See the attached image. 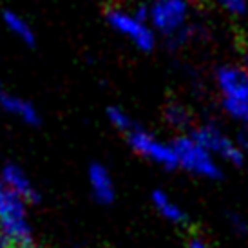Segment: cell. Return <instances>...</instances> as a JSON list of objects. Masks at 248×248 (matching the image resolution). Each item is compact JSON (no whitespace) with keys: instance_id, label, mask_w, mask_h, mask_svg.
I'll use <instances>...</instances> for the list:
<instances>
[{"instance_id":"cell-2","label":"cell","mask_w":248,"mask_h":248,"mask_svg":"<svg viewBox=\"0 0 248 248\" xmlns=\"http://www.w3.org/2000/svg\"><path fill=\"white\" fill-rule=\"evenodd\" d=\"M221 109L241 125L248 124V69L243 63H223L214 71Z\"/></svg>"},{"instance_id":"cell-11","label":"cell","mask_w":248,"mask_h":248,"mask_svg":"<svg viewBox=\"0 0 248 248\" xmlns=\"http://www.w3.org/2000/svg\"><path fill=\"white\" fill-rule=\"evenodd\" d=\"M151 203L154 210L163 217L165 221L172 223V225H185L188 221L185 208L174 200L170 194L163 190V188H156L151 194Z\"/></svg>"},{"instance_id":"cell-18","label":"cell","mask_w":248,"mask_h":248,"mask_svg":"<svg viewBox=\"0 0 248 248\" xmlns=\"http://www.w3.org/2000/svg\"><path fill=\"white\" fill-rule=\"evenodd\" d=\"M0 248H15V247L11 245V241H7L6 237L0 234Z\"/></svg>"},{"instance_id":"cell-13","label":"cell","mask_w":248,"mask_h":248,"mask_svg":"<svg viewBox=\"0 0 248 248\" xmlns=\"http://www.w3.org/2000/svg\"><path fill=\"white\" fill-rule=\"evenodd\" d=\"M163 120L169 127L179 132H190L194 129L192 124V112L181 102H170L163 109Z\"/></svg>"},{"instance_id":"cell-17","label":"cell","mask_w":248,"mask_h":248,"mask_svg":"<svg viewBox=\"0 0 248 248\" xmlns=\"http://www.w3.org/2000/svg\"><path fill=\"white\" fill-rule=\"evenodd\" d=\"M186 248H210L208 247V243L205 237H201V235H192L188 243H186Z\"/></svg>"},{"instance_id":"cell-10","label":"cell","mask_w":248,"mask_h":248,"mask_svg":"<svg viewBox=\"0 0 248 248\" xmlns=\"http://www.w3.org/2000/svg\"><path fill=\"white\" fill-rule=\"evenodd\" d=\"M0 107L4 112H7L9 116L16 118V120H20L22 124L26 125H40L42 122V116L38 109H36L35 105L31 104L29 100L26 98L18 96V94H13V93H7L0 87Z\"/></svg>"},{"instance_id":"cell-19","label":"cell","mask_w":248,"mask_h":248,"mask_svg":"<svg viewBox=\"0 0 248 248\" xmlns=\"http://www.w3.org/2000/svg\"><path fill=\"white\" fill-rule=\"evenodd\" d=\"M243 65L248 69V47H247V51H245V56H243Z\"/></svg>"},{"instance_id":"cell-9","label":"cell","mask_w":248,"mask_h":248,"mask_svg":"<svg viewBox=\"0 0 248 248\" xmlns=\"http://www.w3.org/2000/svg\"><path fill=\"white\" fill-rule=\"evenodd\" d=\"M0 179H2V183L9 190L18 194L26 203H36V201H40L38 188H36L35 183L28 176V172L20 165H16V163H6V165L2 167V170H0Z\"/></svg>"},{"instance_id":"cell-12","label":"cell","mask_w":248,"mask_h":248,"mask_svg":"<svg viewBox=\"0 0 248 248\" xmlns=\"http://www.w3.org/2000/svg\"><path fill=\"white\" fill-rule=\"evenodd\" d=\"M2 22H4V26H6L7 31L13 36H16L22 44H26V46H35L36 44V35H35L33 26H31L22 15L16 13V11L6 9V11L2 13Z\"/></svg>"},{"instance_id":"cell-1","label":"cell","mask_w":248,"mask_h":248,"mask_svg":"<svg viewBox=\"0 0 248 248\" xmlns=\"http://www.w3.org/2000/svg\"><path fill=\"white\" fill-rule=\"evenodd\" d=\"M147 18L152 29L172 47H179L194 38L190 0H151L147 2Z\"/></svg>"},{"instance_id":"cell-21","label":"cell","mask_w":248,"mask_h":248,"mask_svg":"<svg viewBox=\"0 0 248 248\" xmlns=\"http://www.w3.org/2000/svg\"><path fill=\"white\" fill-rule=\"evenodd\" d=\"M245 127H247V129H248V124H247V125H245Z\"/></svg>"},{"instance_id":"cell-4","label":"cell","mask_w":248,"mask_h":248,"mask_svg":"<svg viewBox=\"0 0 248 248\" xmlns=\"http://www.w3.org/2000/svg\"><path fill=\"white\" fill-rule=\"evenodd\" d=\"M0 234L15 248L33 247V234L28 221V203L9 190L0 179Z\"/></svg>"},{"instance_id":"cell-14","label":"cell","mask_w":248,"mask_h":248,"mask_svg":"<svg viewBox=\"0 0 248 248\" xmlns=\"http://www.w3.org/2000/svg\"><path fill=\"white\" fill-rule=\"evenodd\" d=\"M107 120L109 124L116 129V131L124 132V134H129L131 131H134L138 125L132 120V116L127 112L125 109L118 107V105H110L107 107Z\"/></svg>"},{"instance_id":"cell-5","label":"cell","mask_w":248,"mask_h":248,"mask_svg":"<svg viewBox=\"0 0 248 248\" xmlns=\"http://www.w3.org/2000/svg\"><path fill=\"white\" fill-rule=\"evenodd\" d=\"M105 20L112 31L129 40L141 53H151L158 44V33L152 29L149 20L134 13V9L110 6L105 9Z\"/></svg>"},{"instance_id":"cell-6","label":"cell","mask_w":248,"mask_h":248,"mask_svg":"<svg viewBox=\"0 0 248 248\" xmlns=\"http://www.w3.org/2000/svg\"><path fill=\"white\" fill-rule=\"evenodd\" d=\"M190 132L219 159L223 165L241 167L245 163L247 151L239 143L237 136H230L216 122H203L200 125H194V129Z\"/></svg>"},{"instance_id":"cell-7","label":"cell","mask_w":248,"mask_h":248,"mask_svg":"<svg viewBox=\"0 0 248 248\" xmlns=\"http://www.w3.org/2000/svg\"><path fill=\"white\" fill-rule=\"evenodd\" d=\"M127 143H129L134 154L151 161L152 165L161 167L165 170H176L178 169V158H176L172 141L161 140L156 134H152L151 131L136 127L134 131L127 134Z\"/></svg>"},{"instance_id":"cell-20","label":"cell","mask_w":248,"mask_h":248,"mask_svg":"<svg viewBox=\"0 0 248 248\" xmlns=\"http://www.w3.org/2000/svg\"><path fill=\"white\" fill-rule=\"evenodd\" d=\"M29 248H36V247H35V245H33V247H29Z\"/></svg>"},{"instance_id":"cell-8","label":"cell","mask_w":248,"mask_h":248,"mask_svg":"<svg viewBox=\"0 0 248 248\" xmlns=\"http://www.w3.org/2000/svg\"><path fill=\"white\" fill-rule=\"evenodd\" d=\"M87 183L93 198L100 205H110L116 200V183L112 179V174L104 163L94 161L87 169Z\"/></svg>"},{"instance_id":"cell-16","label":"cell","mask_w":248,"mask_h":248,"mask_svg":"<svg viewBox=\"0 0 248 248\" xmlns=\"http://www.w3.org/2000/svg\"><path fill=\"white\" fill-rule=\"evenodd\" d=\"M227 223H228V227L232 228V232H235V234H247L248 232V223L245 221L243 216H239V214L228 212Z\"/></svg>"},{"instance_id":"cell-15","label":"cell","mask_w":248,"mask_h":248,"mask_svg":"<svg viewBox=\"0 0 248 248\" xmlns=\"http://www.w3.org/2000/svg\"><path fill=\"white\" fill-rule=\"evenodd\" d=\"M230 16H245L248 13V0H210Z\"/></svg>"},{"instance_id":"cell-3","label":"cell","mask_w":248,"mask_h":248,"mask_svg":"<svg viewBox=\"0 0 248 248\" xmlns=\"http://www.w3.org/2000/svg\"><path fill=\"white\" fill-rule=\"evenodd\" d=\"M172 145L178 158V169L207 181H217L223 178V163L192 132L178 134L172 140Z\"/></svg>"}]
</instances>
